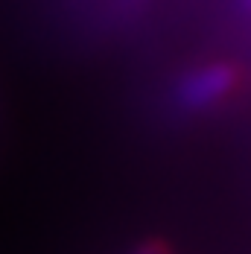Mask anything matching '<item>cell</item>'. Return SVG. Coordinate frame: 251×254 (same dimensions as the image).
I'll return each instance as SVG.
<instances>
[{"instance_id":"obj_2","label":"cell","mask_w":251,"mask_h":254,"mask_svg":"<svg viewBox=\"0 0 251 254\" xmlns=\"http://www.w3.org/2000/svg\"><path fill=\"white\" fill-rule=\"evenodd\" d=\"M134 254H170V246L161 243V240H149V243H143Z\"/></svg>"},{"instance_id":"obj_1","label":"cell","mask_w":251,"mask_h":254,"mask_svg":"<svg viewBox=\"0 0 251 254\" xmlns=\"http://www.w3.org/2000/svg\"><path fill=\"white\" fill-rule=\"evenodd\" d=\"M243 82L237 64L228 62H210L199 64L187 73H181L173 88V100L181 111H207L219 102H225Z\"/></svg>"},{"instance_id":"obj_3","label":"cell","mask_w":251,"mask_h":254,"mask_svg":"<svg viewBox=\"0 0 251 254\" xmlns=\"http://www.w3.org/2000/svg\"><path fill=\"white\" fill-rule=\"evenodd\" d=\"M240 3H243V6H246V9L251 12V0H240Z\"/></svg>"}]
</instances>
